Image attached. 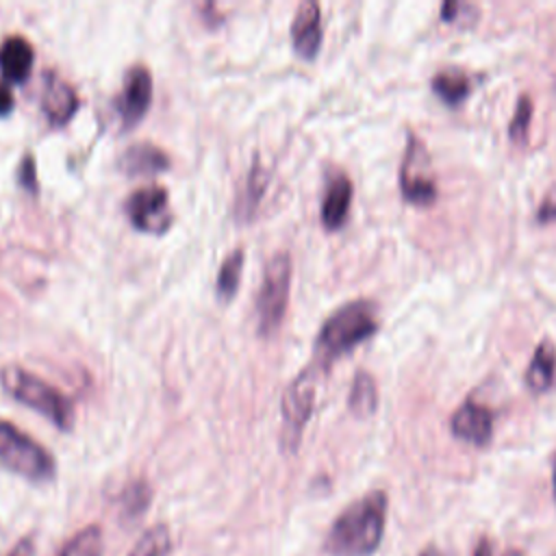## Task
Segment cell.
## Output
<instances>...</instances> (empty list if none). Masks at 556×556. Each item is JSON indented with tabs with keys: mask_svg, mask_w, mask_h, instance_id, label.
Here are the masks:
<instances>
[{
	"mask_svg": "<svg viewBox=\"0 0 556 556\" xmlns=\"http://www.w3.org/2000/svg\"><path fill=\"white\" fill-rule=\"evenodd\" d=\"M554 493H556V465H554Z\"/></svg>",
	"mask_w": 556,
	"mask_h": 556,
	"instance_id": "obj_32",
	"label": "cell"
},
{
	"mask_svg": "<svg viewBox=\"0 0 556 556\" xmlns=\"http://www.w3.org/2000/svg\"><path fill=\"white\" fill-rule=\"evenodd\" d=\"M0 384L9 395L48 417L56 428L70 430L74 424V406L65 393L43 378L17 365H7L0 371Z\"/></svg>",
	"mask_w": 556,
	"mask_h": 556,
	"instance_id": "obj_3",
	"label": "cell"
},
{
	"mask_svg": "<svg viewBox=\"0 0 556 556\" xmlns=\"http://www.w3.org/2000/svg\"><path fill=\"white\" fill-rule=\"evenodd\" d=\"M167 167H169L167 154L150 141L132 143L119 156V169L126 172L128 176H152Z\"/></svg>",
	"mask_w": 556,
	"mask_h": 556,
	"instance_id": "obj_15",
	"label": "cell"
},
{
	"mask_svg": "<svg viewBox=\"0 0 556 556\" xmlns=\"http://www.w3.org/2000/svg\"><path fill=\"white\" fill-rule=\"evenodd\" d=\"M452 432L473 445H486L493 434V413L489 406L467 397L450 417Z\"/></svg>",
	"mask_w": 556,
	"mask_h": 556,
	"instance_id": "obj_10",
	"label": "cell"
},
{
	"mask_svg": "<svg viewBox=\"0 0 556 556\" xmlns=\"http://www.w3.org/2000/svg\"><path fill=\"white\" fill-rule=\"evenodd\" d=\"M169 549H172L169 528L165 523H156L137 539L128 556H167Z\"/></svg>",
	"mask_w": 556,
	"mask_h": 556,
	"instance_id": "obj_23",
	"label": "cell"
},
{
	"mask_svg": "<svg viewBox=\"0 0 556 556\" xmlns=\"http://www.w3.org/2000/svg\"><path fill=\"white\" fill-rule=\"evenodd\" d=\"M152 102V74L143 65H132L124 74L122 91L117 96V113L124 128H132L141 122Z\"/></svg>",
	"mask_w": 556,
	"mask_h": 556,
	"instance_id": "obj_9",
	"label": "cell"
},
{
	"mask_svg": "<svg viewBox=\"0 0 556 556\" xmlns=\"http://www.w3.org/2000/svg\"><path fill=\"white\" fill-rule=\"evenodd\" d=\"M348 406L356 417H367L376 410L378 389H376V380L369 371H356L352 387H350Z\"/></svg>",
	"mask_w": 556,
	"mask_h": 556,
	"instance_id": "obj_18",
	"label": "cell"
},
{
	"mask_svg": "<svg viewBox=\"0 0 556 556\" xmlns=\"http://www.w3.org/2000/svg\"><path fill=\"white\" fill-rule=\"evenodd\" d=\"M41 80H43V91H41L43 115L54 126L67 124L78 111V96L74 87L54 72H46Z\"/></svg>",
	"mask_w": 556,
	"mask_h": 556,
	"instance_id": "obj_11",
	"label": "cell"
},
{
	"mask_svg": "<svg viewBox=\"0 0 556 556\" xmlns=\"http://www.w3.org/2000/svg\"><path fill=\"white\" fill-rule=\"evenodd\" d=\"M400 189L402 195L413 204H432L437 200V180L430 172V154L426 143L408 132L406 150L400 165Z\"/></svg>",
	"mask_w": 556,
	"mask_h": 556,
	"instance_id": "obj_7",
	"label": "cell"
},
{
	"mask_svg": "<svg viewBox=\"0 0 556 556\" xmlns=\"http://www.w3.org/2000/svg\"><path fill=\"white\" fill-rule=\"evenodd\" d=\"M124 208L130 224L143 232L159 235V232H165L172 224L169 195H167V189L159 185H150L132 191Z\"/></svg>",
	"mask_w": 556,
	"mask_h": 556,
	"instance_id": "obj_8",
	"label": "cell"
},
{
	"mask_svg": "<svg viewBox=\"0 0 556 556\" xmlns=\"http://www.w3.org/2000/svg\"><path fill=\"white\" fill-rule=\"evenodd\" d=\"M473 556H493V547L489 539H480V543L473 549Z\"/></svg>",
	"mask_w": 556,
	"mask_h": 556,
	"instance_id": "obj_29",
	"label": "cell"
},
{
	"mask_svg": "<svg viewBox=\"0 0 556 556\" xmlns=\"http://www.w3.org/2000/svg\"><path fill=\"white\" fill-rule=\"evenodd\" d=\"M536 219L547 224V222H554L556 219V193H549L536 208Z\"/></svg>",
	"mask_w": 556,
	"mask_h": 556,
	"instance_id": "obj_26",
	"label": "cell"
},
{
	"mask_svg": "<svg viewBox=\"0 0 556 556\" xmlns=\"http://www.w3.org/2000/svg\"><path fill=\"white\" fill-rule=\"evenodd\" d=\"M35 52L26 37L9 35L0 43V72L9 83H24L33 70Z\"/></svg>",
	"mask_w": 556,
	"mask_h": 556,
	"instance_id": "obj_14",
	"label": "cell"
},
{
	"mask_svg": "<svg viewBox=\"0 0 556 556\" xmlns=\"http://www.w3.org/2000/svg\"><path fill=\"white\" fill-rule=\"evenodd\" d=\"M556 376V345L549 339H543L530 358L526 369V384L534 393H543L554 384Z\"/></svg>",
	"mask_w": 556,
	"mask_h": 556,
	"instance_id": "obj_16",
	"label": "cell"
},
{
	"mask_svg": "<svg viewBox=\"0 0 556 556\" xmlns=\"http://www.w3.org/2000/svg\"><path fill=\"white\" fill-rule=\"evenodd\" d=\"M7 556H35V539L33 536H24L20 539L11 552Z\"/></svg>",
	"mask_w": 556,
	"mask_h": 556,
	"instance_id": "obj_27",
	"label": "cell"
},
{
	"mask_svg": "<svg viewBox=\"0 0 556 556\" xmlns=\"http://www.w3.org/2000/svg\"><path fill=\"white\" fill-rule=\"evenodd\" d=\"M0 463L28 480H50L56 473L52 454L9 421L0 419Z\"/></svg>",
	"mask_w": 556,
	"mask_h": 556,
	"instance_id": "obj_5",
	"label": "cell"
},
{
	"mask_svg": "<svg viewBox=\"0 0 556 556\" xmlns=\"http://www.w3.org/2000/svg\"><path fill=\"white\" fill-rule=\"evenodd\" d=\"M13 102H15V100H13L11 89H9L4 83H0V117L7 115V113H11Z\"/></svg>",
	"mask_w": 556,
	"mask_h": 556,
	"instance_id": "obj_28",
	"label": "cell"
},
{
	"mask_svg": "<svg viewBox=\"0 0 556 556\" xmlns=\"http://www.w3.org/2000/svg\"><path fill=\"white\" fill-rule=\"evenodd\" d=\"M17 180L24 189L28 191H37V176H35V161H33V154H24L22 156V163H20V169H17Z\"/></svg>",
	"mask_w": 556,
	"mask_h": 556,
	"instance_id": "obj_25",
	"label": "cell"
},
{
	"mask_svg": "<svg viewBox=\"0 0 556 556\" xmlns=\"http://www.w3.org/2000/svg\"><path fill=\"white\" fill-rule=\"evenodd\" d=\"M352 195H354V187H352L350 176H345L343 172L332 174V178L326 185L324 200H321V224L328 230H337L343 226V222L350 213Z\"/></svg>",
	"mask_w": 556,
	"mask_h": 556,
	"instance_id": "obj_13",
	"label": "cell"
},
{
	"mask_svg": "<svg viewBox=\"0 0 556 556\" xmlns=\"http://www.w3.org/2000/svg\"><path fill=\"white\" fill-rule=\"evenodd\" d=\"M319 365L313 363L306 369H302L285 389L280 413H282V450L295 452L304 432V426L311 419L315 395H317V382H319Z\"/></svg>",
	"mask_w": 556,
	"mask_h": 556,
	"instance_id": "obj_4",
	"label": "cell"
},
{
	"mask_svg": "<svg viewBox=\"0 0 556 556\" xmlns=\"http://www.w3.org/2000/svg\"><path fill=\"white\" fill-rule=\"evenodd\" d=\"M104 549V536L100 526L91 523L72 534L65 545L61 547L59 556H102Z\"/></svg>",
	"mask_w": 556,
	"mask_h": 556,
	"instance_id": "obj_20",
	"label": "cell"
},
{
	"mask_svg": "<svg viewBox=\"0 0 556 556\" xmlns=\"http://www.w3.org/2000/svg\"><path fill=\"white\" fill-rule=\"evenodd\" d=\"M152 502V489L143 480H135L126 484V489L119 493V515L124 521H135L139 519L146 508Z\"/></svg>",
	"mask_w": 556,
	"mask_h": 556,
	"instance_id": "obj_21",
	"label": "cell"
},
{
	"mask_svg": "<svg viewBox=\"0 0 556 556\" xmlns=\"http://www.w3.org/2000/svg\"><path fill=\"white\" fill-rule=\"evenodd\" d=\"M419 556H441V554H439L434 547H428V549H424Z\"/></svg>",
	"mask_w": 556,
	"mask_h": 556,
	"instance_id": "obj_30",
	"label": "cell"
},
{
	"mask_svg": "<svg viewBox=\"0 0 556 556\" xmlns=\"http://www.w3.org/2000/svg\"><path fill=\"white\" fill-rule=\"evenodd\" d=\"M241 271H243V250L235 248L219 265L217 278H215V291L219 298L228 300L237 293L239 282H241Z\"/></svg>",
	"mask_w": 556,
	"mask_h": 556,
	"instance_id": "obj_22",
	"label": "cell"
},
{
	"mask_svg": "<svg viewBox=\"0 0 556 556\" xmlns=\"http://www.w3.org/2000/svg\"><path fill=\"white\" fill-rule=\"evenodd\" d=\"M504 556H526L523 552H519V549H508Z\"/></svg>",
	"mask_w": 556,
	"mask_h": 556,
	"instance_id": "obj_31",
	"label": "cell"
},
{
	"mask_svg": "<svg viewBox=\"0 0 556 556\" xmlns=\"http://www.w3.org/2000/svg\"><path fill=\"white\" fill-rule=\"evenodd\" d=\"M291 287V256L289 252H276L265 265L263 282L256 298V324L263 337L274 334L285 317Z\"/></svg>",
	"mask_w": 556,
	"mask_h": 556,
	"instance_id": "obj_6",
	"label": "cell"
},
{
	"mask_svg": "<svg viewBox=\"0 0 556 556\" xmlns=\"http://www.w3.org/2000/svg\"><path fill=\"white\" fill-rule=\"evenodd\" d=\"M291 43L302 59H315L321 46V9L315 0L298 4L291 22Z\"/></svg>",
	"mask_w": 556,
	"mask_h": 556,
	"instance_id": "obj_12",
	"label": "cell"
},
{
	"mask_svg": "<svg viewBox=\"0 0 556 556\" xmlns=\"http://www.w3.org/2000/svg\"><path fill=\"white\" fill-rule=\"evenodd\" d=\"M378 330L376 304L369 300H352L339 306L319 328L315 339V363L328 367L334 358L352 352L358 343Z\"/></svg>",
	"mask_w": 556,
	"mask_h": 556,
	"instance_id": "obj_2",
	"label": "cell"
},
{
	"mask_svg": "<svg viewBox=\"0 0 556 556\" xmlns=\"http://www.w3.org/2000/svg\"><path fill=\"white\" fill-rule=\"evenodd\" d=\"M387 506L384 491H369L345 506L324 539V552L330 556H371L384 534Z\"/></svg>",
	"mask_w": 556,
	"mask_h": 556,
	"instance_id": "obj_1",
	"label": "cell"
},
{
	"mask_svg": "<svg viewBox=\"0 0 556 556\" xmlns=\"http://www.w3.org/2000/svg\"><path fill=\"white\" fill-rule=\"evenodd\" d=\"M430 87L445 104L456 106L469 96L471 80L469 74L460 67H443L430 78Z\"/></svg>",
	"mask_w": 556,
	"mask_h": 556,
	"instance_id": "obj_17",
	"label": "cell"
},
{
	"mask_svg": "<svg viewBox=\"0 0 556 556\" xmlns=\"http://www.w3.org/2000/svg\"><path fill=\"white\" fill-rule=\"evenodd\" d=\"M265 189H267V172L263 169L261 161H254L248 172V180L241 191V198L237 202V213H241L243 219H250L254 215Z\"/></svg>",
	"mask_w": 556,
	"mask_h": 556,
	"instance_id": "obj_19",
	"label": "cell"
},
{
	"mask_svg": "<svg viewBox=\"0 0 556 556\" xmlns=\"http://www.w3.org/2000/svg\"><path fill=\"white\" fill-rule=\"evenodd\" d=\"M532 111H534V104H532V98L528 93H521L517 98V104H515V113L510 117V124H508V135L513 141L517 143H523L528 139V130H530V119H532Z\"/></svg>",
	"mask_w": 556,
	"mask_h": 556,
	"instance_id": "obj_24",
	"label": "cell"
}]
</instances>
